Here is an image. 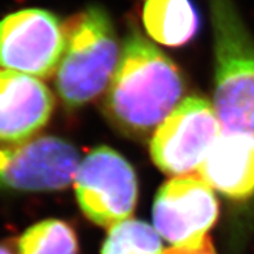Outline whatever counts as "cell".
Returning a JSON list of instances; mask_svg holds the SVG:
<instances>
[{
    "label": "cell",
    "instance_id": "cell-1",
    "mask_svg": "<svg viewBox=\"0 0 254 254\" xmlns=\"http://www.w3.org/2000/svg\"><path fill=\"white\" fill-rule=\"evenodd\" d=\"M184 79L175 63L137 31L125 38L103 111L118 131L135 139L156 131L181 103Z\"/></svg>",
    "mask_w": 254,
    "mask_h": 254
},
{
    "label": "cell",
    "instance_id": "cell-5",
    "mask_svg": "<svg viewBox=\"0 0 254 254\" xmlns=\"http://www.w3.org/2000/svg\"><path fill=\"white\" fill-rule=\"evenodd\" d=\"M221 134L214 105L204 97L190 96L152 135V160L165 174L188 175L200 167Z\"/></svg>",
    "mask_w": 254,
    "mask_h": 254
},
{
    "label": "cell",
    "instance_id": "cell-12",
    "mask_svg": "<svg viewBox=\"0 0 254 254\" xmlns=\"http://www.w3.org/2000/svg\"><path fill=\"white\" fill-rule=\"evenodd\" d=\"M17 254H78L77 234L60 219H46L33 224L16 241Z\"/></svg>",
    "mask_w": 254,
    "mask_h": 254
},
{
    "label": "cell",
    "instance_id": "cell-4",
    "mask_svg": "<svg viewBox=\"0 0 254 254\" xmlns=\"http://www.w3.org/2000/svg\"><path fill=\"white\" fill-rule=\"evenodd\" d=\"M75 196L83 214L104 228L130 219L137 201L134 169L109 147H97L78 167Z\"/></svg>",
    "mask_w": 254,
    "mask_h": 254
},
{
    "label": "cell",
    "instance_id": "cell-13",
    "mask_svg": "<svg viewBox=\"0 0 254 254\" xmlns=\"http://www.w3.org/2000/svg\"><path fill=\"white\" fill-rule=\"evenodd\" d=\"M157 231L143 221L127 219L111 228L101 254H164Z\"/></svg>",
    "mask_w": 254,
    "mask_h": 254
},
{
    "label": "cell",
    "instance_id": "cell-15",
    "mask_svg": "<svg viewBox=\"0 0 254 254\" xmlns=\"http://www.w3.org/2000/svg\"><path fill=\"white\" fill-rule=\"evenodd\" d=\"M0 254H13L5 244H0Z\"/></svg>",
    "mask_w": 254,
    "mask_h": 254
},
{
    "label": "cell",
    "instance_id": "cell-8",
    "mask_svg": "<svg viewBox=\"0 0 254 254\" xmlns=\"http://www.w3.org/2000/svg\"><path fill=\"white\" fill-rule=\"evenodd\" d=\"M78 167L75 147L56 136L0 148V190H64L71 183Z\"/></svg>",
    "mask_w": 254,
    "mask_h": 254
},
{
    "label": "cell",
    "instance_id": "cell-14",
    "mask_svg": "<svg viewBox=\"0 0 254 254\" xmlns=\"http://www.w3.org/2000/svg\"><path fill=\"white\" fill-rule=\"evenodd\" d=\"M164 254H217L214 251V247L211 244L210 236L205 240V243L201 247L196 249H184V248H171Z\"/></svg>",
    "mask_w": 254,
    "mask_h": 254
},
{
    "label": "cell",
    "instance_id": "cell-6",
    "mask_svg": "<svg viewBox=\"0 0 254 254\" xmlns=\"http://www.w3.org/2000/svg\"><path fill=\"white\" fill-rule=\"evenodd\" d=\"M59 17L47 9L26 8L0 20V66L31 77L56 73L64 52Z\"/></svg>",
    "mask_w": 254,
    "mask_h": 254
},
{
    "label": "cell",
    "instance_id": "cell-7",
    "mask_svg": "<svg viewBox=\"0 0 254 254\" xmlns=\"http://www.w3.org/2000/svg\"><path fill=\"white\" fill-rule=\"evenodd\" d=\"M219 206L213 188L198 174L173 178L158 190L153 204L157 234L174 248L196 249L217 222Z\"/></svg>",
    "mask_w": 254,
    "mask_h": 254
},
{
    "label": "cell",
    "instance_id": "cell-11",
    "mask_svg": "<svg viewBox=\"0 0 254 254\" xmlns=\"http://www.w3.org/2000/svg\"><path fill=\"white\" fill-rule=\"evenodd\" d=\"M143 22L157 43L179 47L188 43L198 30V13L190 0H145Z\"/></svg>",
    "mask_w": 254,
    "mask_h": 254
},
{
    "label": "cell",
    "instance_id": "cell-9",
    "mask_svg": "<svg viewBox=\"0 0 254 254\" xmlns=\"http://www.w3.org/2000/svg\"><path fill=\"white\" fill-rule=\"evenodd\" d=\"M54 108V94L42 80L0 69V144L30 141L48 124Z\"/></svg>",
    "mask_w": 254,
    "mask_h": 254
},
{
    "label": "cell",
    "instance_id": "cell-3",
    "mask_svg": "<svg viewBox=\"0 0 254 254\" xmlns=\"http://www.w3.org/2000/svg\"><path fill=\"white\" fill-rule=\"evenodd\" d=\"M214 27V109L223 134L254 140V40L232 0H209Z\"/></svg>",
    "mask_w": 254,
    "mask_h": 254
},
{
    "label": "cell",
    "instance_id": "cell-10",
    "mask_svg": "<svg viewBox=\"0 0 254 254\" xmlns=\"http://www.w3.org/2000/svg\"><path fill=\"white\" fill-rule=\"evenodd\" d=\"M205 182L232 200L254 196V140L244 135L223 134L197 169Z\"/></svg>",
    "mask_w": 254,
    "mask_h": 254
},
{
    "label": "cell",
    "instance_id": "cell-2",
    "mask_svg": "<svg viewBox=\"0 0 254 254\" xmlns=\"http://www.w3.org/2000/svg\"><path fill=\"white\" fill-rule=\"evenodd\" d=\"M63 30L65 44L55 86L65 107L77 109L107 90L121 51L111 16L100 5L71 16Z\"/></svg>",
    "mask_w": 254,
    "mask_h": 254
}]
</instances>
